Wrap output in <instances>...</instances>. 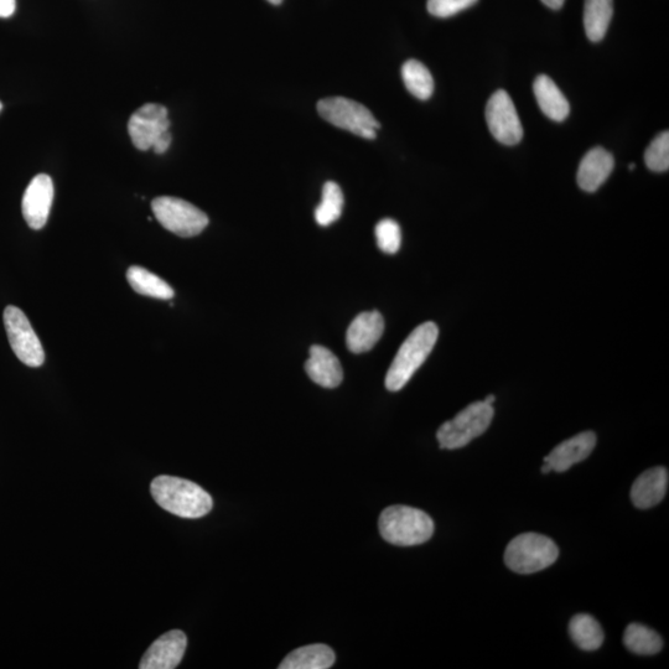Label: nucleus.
Instances as JSON below:
<instances>
[{"label": "nucleus", "instance_id": "nucleus-11", "mask_svg": "<svg viewBox=\"0 0 669 669\" xmlns=\"http://www.w3.org/2000/svg\"><path fill=\"white\" fill-rule=\"evenodd\" d=\"M54 201V183L49 175H36L23 196V216L30 228L41 230L49 220Z\"/></svg>", "mask_w": 669, "mask_h": 669}, {"label": "nucleus", "instance_id": "nucleus-29", "mask_svg": "<svg viewBox=\"0 0 669 669\" xmlns=\"http://www.w3.org/2000/svg\"><path fill=\"white\" fill-rule=\"evenodd\" d=\"M17 9V0H0V18H9Z\"/></svg>", "mask_w": 669, "mask_h": 669}, {"label": "nucleus", "instance_id": "nucleus-32", "mask_svg": "<svg viewBox=\"0 0 669 669\" xmlns=\"http://www.w3.org/2000/svg\"><path fill=\"white\" fill-rule=\"evenodd\" d=\"M495 401H496V397L492 396V394H490V396H487L485 398L484 402H486L487 404H491V406H492V404H494Z\"/></svg>", "mask_w": 669, "mask_h": 669}, {"label": "nucleus", "instance_id": "nucleus-1", "mask_svg": "<svg viewBox=\"0 0 669 669\" xmlns=\"http://www.w3.org/2000/svg\"><path fill=\"white\" fill-rule=\"evenodd\" d=\"M153 499L163 510L183 518H201L210 513L214 501L201 486L180 477L162 475L154 479Z\"/></svg>", "mask_w": 669, "mask_h": 669}, {"label": "nucleus", "instance_id": "nucleus-21", "mask_svg": "<svg viewBox=\"0 0 669 669\" xmlns=\"http://www.w3.org/2000/svg\"><path fill=\"white\" fill-rule=\"evenodd\" d=\"M127 280L134 292L145 297L160 300H170L174 298L175 292L170 285L157 274L147 271V269L133 266L128 269Z\"/></svg>", "mask_w": 669, "mask_h": 669}, {"label": "nucleus", "instance_id": "nucleus-18", "mask_svg": "<svg viewBox=\"0 0 669 669\" xmlns=\"http://www.w3.org/2000/svg\"><path fill=\"white\" fill-rule=\"evenodd\" d=\"M534 96L544 116L552 121L563 122L568 118L570 106L563 92L554 84L551 77L539 75L533 85Z\"/></svg>", "mask_w": 669, "mask_h": 669}, {"label": "nucleus", "instance_id": "nucleus-8", "mask_svg": "<svg viewBox=\"0 0 669 669\" xmlns=\"http://www.w3.org/2000/svg\"><path fill=\"white\" fill-rule=\"evenodd\" d=\"M152 210L160 225L176 236L195 237L209 225V217L205 212L178 197H157L152 202Z\"/></svg>", "mask_w": 669, "mask_h": 669}, {"label": "nucleus", "instance_id": "nucleus-24", "mask_svg": "<svg viewBox=\"0 0 669 669\" xmlns=\"http://www.w3.org/2000/svg\"><path fill=\"white\" fill-rule=\"evenodd\" d=\"M624 643L632 653L641 656L657 655L663 648L661 636L641 624H631L627 627Z\"/></svg>", "mask_w": 669, "mask_h": 669}, {"label": "nucleus", "instance_id": "nucleus-3", "mask_svg": "<svg viewBox=\"0 0 669 669\" xmlns=\"http://www.w3.org/2000/svg\"><path fill=\"white\" fill-rule=\"evenodd\" d=\"M381 536L394 546L411 547L428 542L434 522L427 513L409 506H391L381 513Z\"/></svg>", "mask_w": 669, "mask_h": 669}, {"label": "nucleus", "instance_id": "nucleus-26", "mask_svg": "<svg viewBox=\"0 0 669 669\" xmlns=\"http://www.w3.org/2000/svg\"><path fill=\"white\" fill-rule=\"evenodd\" d=\"M647 168L663 173L669 169V133L662 132L652 140L645 152Z\"/></svg>", "mask_w": 669, "mask_h": 669}, {"label": "nucleus", "instance_id": "nucleus-25", "mask_svg": "<svg viewBox=\"0 0 669 669\" xmlns=\"http://www.w3.org/2000/svg\"><path fill=\"white\" fill-rule=\"evenodd\" d=\"M344 210V194L339 185L328 181L323 188V199L315 210L318 225L326 227L340 219Z\"/></svg>", "mask_w": 669, "mask_h": 669}, {"label": "nucleus", "instance_id": "nucleus-14", "mask_svg": "<svg viewBox=\"0 0 669 669\" xmlns=\"http://www.w3.org/2000/svg\"><path fill=\"white\" fill-rule=\"evenodd\" d=\"M595 445V433H580L556 446L552 450V453L544 458V463L549 464L552 471L564 473V471L572 468L573 465L588 458L593 453Z\"/></svg>", "mask_w": 669, "mask_h": 669}, {"label": "nucleus", "instance_id": "nucleus-23", "mask_svg": "<svg viewBox=\"0 0 669 669\" xmlns=\"http://www.w3.org/2000/svg\"><path fill=\"white\" fill-rule=\"evenodd\" d=\"M402 77L407 90L418 100L427 101L434 92V80L427 66L417 60H409L402 67Z\"/></svg>", "mask_w": 669, "mask_h": 669}, {"label": "nucleus", "instance_id": "nucleus-6", "mask_svg": "<svg viewBox=\"0 0 669 669\" xmlns=\"http://www.w3.org/2000/svg\"><path fill=\"white\" fill-rule=\"evenodd\" d=\"M494 408L486 402H475L466 407L454 419L440 427L437 433L440 448L454 450L464 448L489 429L494 419Z\"/></svg>", "mask_w": 669, "mask_h": 669}, {"label": "nucleus", "instance_id": "nucleus-7", "mask_svg": "<svg viewBox=\"0 0 669 669\" xmlns=\"http://www.w3.org/2000/svg\"><path fill=\"white\" fill-rule=\"evenodd\" d=\"M318 112L326 122L365 139H376L377 129L381 128L370 110L349 98H324L318 103Z\"/></svg>", "mask_w": 669, "mask_h": 669}, {"label": "nucleus", "instance_id": "nucleus-19", "mask_svg": "<svg viewBox=\"0 0 669 669\" xmlns=\"http://www.w3.org/2000/svg\"><path fill=\"white\" fill-rule=\"evenodd\" d=\"M335 652L326 645H309L290 652L280 669H328L334 666Z\"/></svg>", "mask_w": 669, "mask_h": 669}, {"label": "nucleus", "instance_id": "nucleus-15", "mask_svg": "<svg viewBox=\"0 0 669 669\" xmlns=\"http://www.w3.org/2000/svg\"><path fill=\"white\" fill-rule=\"evenodd\" d=\"M614 157L604 148H594L580 162L577 180L580 189L595 193L614 170Z\"/></svg>", "mask_w": 669, "mask_h": 669}, {"label": "nucleus", "instance_id": "nucleus-2", "mask_svg": "<svg viewBox=\"0 0 669 669\" xmlns=\"http://www.w3.org/2000/svg\"><path fill=\"white\" fill-rule=\"evenodd\" d=\"M439 336L438 326L434 323H424L403 342L392 362L386 376L388 391L398 392L407 385L418 368L428 359L430 352L437 344Z\"/></svg>", "mask_w": 669, "mask_h": 669}, {"label": "nucleus", "instance_id": "nucleus-33", "mask_svg": "<svg viewBox=\"0 0 669 669\" xmlns=\"http://www.w3.org/2000/svg\"><path fill=\"white\" fill-rule=\"evenodd\" d=\"M269 3H272L274 5H279L280 3L283 2V0H268Z\"/></svg>", "mask_w": 669, "mask_h": 669}, {"label": "nucleus", "instance_id": "nucleus-9", "mask_svg": "<svg viewBox=\"0 0 669 669\" xmlns=\"http://www.w3.org/2000/svg\"><path fill=\"white\" fill-rule=\"evenodd\" d=\"M4 325L10 346L18 359L29 367H40L45 361L43 345L35 334L27 315L9 305L4 310Z\"/></svg>", "mask_w": 669, "mask_h": 669}, {"label": "nucleus", "instance_id": "nucleus-13", "mask_svg": "<svg viewBox=\"0 0 669 669\" xmlns=\"http://www.w3.org/2000/svg\"><path fill=\"white\" fill-rule=\"evenodd\" d=\"M385 331V319L378 311L357 315L347 329L346 345L352 354H363L376 346Z\"/></svg>", "mask_w": 669, "mask_h": 669}, {"label": "nucleus", "instance_id": "nucleus-27", "mask_svg": "<svg viewBox=\"0 0 669 669\" xmlns=\"http://www.w3.org/2000/svg\"><path fill=\"white\" fill-rule=\"evenodd\" d=\"M377 245L382 252L396 254L402 245V231L398 223L391 219H385L376 226Z\"/></svg>", "mask_w": 669, "mask_h": 669}, {"label": "nucleus", "instance_id": "nucleus-5", "mask_svg": "<svg viewBox=\"0 0 669 669\" xmlns=\"http://www.w3.org/2000/svg\"><path fill=\"white\" fill-rule=\"evenodd\" d=\"M559 556L557 544L538 533H523L513 538L505 552V563L512 572L533 574L551 567Z\"/></svg>", "mask_w": 669, "mask_h": 669}, {"label": "nucleus", "instance_id": "nucleus-22", "mask_svg": "<svg viewBox=\"0 0 669 669\" xmlns=\"http://www.w3.org/2000/svg\"><path fill=\"white\" fill-rule=\"evenodd\" d=\"M575 645L584 651H595L603 645L604 631L598 621L588 614L575 615L569 625Z\"/></svg>", "mask_w": 669, "mask_h": 669}, {"label": "nucleus", "instance_id": "nucleus-16", "mask_svg": "<svg viewBox=\"0 0 669 669\" xmlns=\"http://www.w3.org/2000/svg\"><path fill=\"white\" fill-rule=\"evenodd\" d=\"M668 481V470L662 466L645 471L632 485V503L641 510L657 506L665 499Z\"/></svg>", "mask_w": 669, "mask_h": 669}, {"label": "nucleus", "instance_id": "nucleus-35", "mask_svg": "<svg viewBox=\"0 0 669 669\" xmlns=\"http://www.w3.org/2000/svg\"><path fill=\"white\" fill-rule=\"evenodd\" d=\"M3 105L2 102H0V111H2Z\"/></svg>", "mask_w": 669, "mask_h": 669}, {"label": "nucleus", "instance_id": "nucleus-31", "mask_svg": "<svg viewBox=\"0 0 669 669\" xmlns=\"http://www.w3.org/2000/svg\"><path fill=\"white\" fill-rule=\"evenodd\" d=\"M551 471H552V468H551V466H549V464L546 463L542 466V473L543 474H549V473H551Z\"/></svg>", "mask_w": 669, "mask_h": 669}, {"label": "nucleus", "instance_id": "nucleus-30", "mask_svg": "<svg viewBox=\"0 0 669 669\" xmlns=\"http://www.w3.org/2000/svg\"><path fill=\"white\" fill-rule=\"evenodd\" d=\"M565 0H542V3L546 5V7L551 8L553 10H558L563 7Z\"/></svg>", "mask_w": 669, "mask_h": 669}, {"label": "nucleus", "instance_id": "nucleus-12", "mask_svg": "<svg viewBox=\"0 0 669 669\" xmlns=\"http://www.w3.org/2000/svg\"><path fill=\"white\" fill-rule=\"evenodd\" d=\"M188 639L183 631H169L152 643L139 663L140 669H174L183 661Z\"/></svg>", "mask_w": 669, "mask_h": 669}, {"label": "nucleus", "instance_id": "nucleus-17", "mask_svg": "<svg viewBox=\"0 0 669 669\" xmlns=\"http://www.w3.org/2000/svg\"><path fill=\"white\" fill-rule=\"evenodd\" d=\"M305 371L316 385L324 388L339 387L344 380V370L339 359L329 349L319 345L311 346Z\"/></svg>", "mask_w": 669, "mask_h": 669}, {"label": "nucleus", "instance_id": "nucleus-20", "mask_svg": "<svg viewBox=\"0 0 669 669\" xmlns=\"http://www.w3.org/2000/svg\"><path fill=\"white\" fill-rule=\"evenodd\" d=\"M614 14V0H585L584 29L593 43H599L609 29Z\"/></svg>", "mask_w": 669, "mask_h": 669}, {"label": "nucleus", "instance_id": "nucleus-28", "mask_svg": "<svg viewBox=\"0 0 669 669\" xmlns=\"http://www.w3.org/2000/svg\"><path fill=\"white\" fill-rule=\"evenodd\" d=\"M479 0H428V12L437 18H450L473 7Z\"/></svg>", "mask_w": 669, "mask_h": 669}, {"label": "nucleus", "instance_id": "nucleus-10", "mask_svg": "<svg viewBox=\"0 0 669 669\" xmlns=\"http://www.w3.org/2000/svg\"><path fill=\"white\" fill-rule=\"evenodd\" d=\"M485 118L492 136L505 145H516L523 138V127L512 98L499 90L486 105Z\"/></svg>", "mask_w": 669, "mask_h": 669}, {"label": "nucleus", "instance_id": "nucleus-34", "mask_svg": "<svg viewBox=\"0 0 669 669\" xmlns=\"http://www.w3.org/2000/svg\"><path fill=\"white\" fill-rule=\"evenodd\" d=\"M629 168H630V170H634V169L636 168V165H634V164H630V167H629Z\"/></svg>", "mask_w": 669, "mask_h": 669}, {"label": "nucleus", "instance_id": "nucleus-4", "mask_svg": "<svg viewBox=\"0 0 669 669\" xmlns=\"http://www.w3.org/2000/svg\"><path fill=\"white\" fill-rule=\"evenodd\" d=\"M167 108L157 103H147L132 114L128 133L134 147L142 152L154 149L157 154L168 152L173 136L170 133Z\"/></svg>", "mask_w": 669, "mask_h": 669}]
</instances>
